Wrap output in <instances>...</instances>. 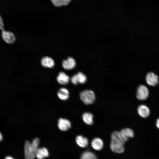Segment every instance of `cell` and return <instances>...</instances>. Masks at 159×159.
Returning a JSON list of instances; mask_svg holds the SVG:
<instances>
[{"mask_svg":"<svg viewBox=\"0 0 159 159\" xmlns=\"http://www.w3.org/2000/svg\"><path fill=\"white\" fill-rule=\"evenodd\" d=\"M125 143V142L120 137L119 132L116 131L112 133L110 147L113 152L118 153H123L125 150L124 146Z\"/></svg>","mask_w":159,"mask_h":159,"instance_id":"6da1fadb","label":"cell"},{"mask_svg":"<svg viewBox=\"0 0 159 159\" xmlns=\"http://www.w3.org/2000/svg\"><path fill=\"white\" fill-rule=\"evenodd\" d=\"M39 140L35 138L31 143L26 141L24 144V156L26 159H34L36 153L39 148Z\"/></svg>","mask_w":159,"mask_h":159,"instance_id":"7a4b0ae2","label":"cell"},{"mask_svg":"<svg viewBox=\"0 0 159 159\" xmlns=\"http://www.w3.org/2000/svg\"><path fill=\"white\" fill-rule=\"evenodd\" d=\"M81 100L87 105L93 103L95 100V96L93 91L91 90H85L80 93Z\"/></svg>","mask_w":159,"mask_h":159,"instance_id":"3957f363","label":"cell"},{"mask_svg":"<svg viewBox=\"0 0 159 159\" xmlns=\"http://www.w3.org/2000/svg\"><path fill=\"white\" fill-rule=\"evenodd\" d=\"M149 95V91L145 86L140 85L138 86L137 90V98L140 100H146Z\"/></svg>","mask_w":159,"mask_h":159,"instance_id":"277c9868","label":"cell"},{"mask_svg":"<svg viewBox=\"0 0 159 159\" xmlns=\"http://www.w3.org/2000/svg\"><path fill=\"white\" fill-rule=\"evenodd\" d=\"M86 76L83 73L79 72L72 76L71 78V82L74 85H77L79 83L84 84L86 81Z\"/></svg>","mask_w":159,"mask_h":159,"instance_id":"5b68a950","label":"cell"},{"mask_svg":"<svg viewBox=\"0 0 159 159\" xmlns=\"http://www.w3.org/2000/svg\"><path fill=\"white\" fill-rule=\"evenodd\" d=\"M119 135L121 139L125 142L130 138H132L134 136L133 131L129 128L122 129L119 132Z\"/></svg>","mask_w":159,"mask_h":159,"instance_id":"8992f818","label":"cell"},{"mask_svg":"<svg viewBox=\"0 0 159 159\" xmlns=\"http://www.w3.org/2000/svg\"><path fill=\"white\" fill-rule=\"evenodd\" d=\"M146 80L147 84L150 85L155 86L158 83V76L153 72H149L146 75Z\"/></svg>","mask_w":159,"mask_h":159,"instance_id":"52a82bcc","label":"cell"},{"mask_svg":"<svg viewBox=\"0 0 159 159\" xmlns=\"http://www.w3.org/2000/svg\"><path fill=\"white\" fill-rule=\"evenodd\" d=\"M58 126L61 130L66 131L70 128L71 125L70 121L68 120L60 118L58 120Z\"/></svg>","mask_w":159,"mask_h":159,"instance_id":"ba28073f","label":"cell"},{"mask_svg":"<svg viewBox=\"0 0 159 159\" xmlns=\"http://www.w3.org/2000/svg\"><path fill=\"white\" fill-rule=\"evenodd\" d=\"M75 61L72 57H68L66 59L63 60L62 62V67L65 69H72L75 67Z\"/></svg>","mask_w":159,"mask_h":159,"instance_id":"9c48e42d","label":"cell"},{"mask_svg":"<svg viewBox=\"0 0 159 159\" xmlns=\"http://www.w3.org/2000/svg\"><path fill=\"white\" fill-rule=\"evenodd\" d=\"M2 33L3 38L6 43L12 44L15 42V38L12 33L4 30L2 31Z\"/></svg>","mask_w":159,"mask_h":159,"instance_id":"30bf717a","label":"cell"},{"mask_svg":"<svg viewBox=\"0 0 159 159\" xmlns=\"http://www.w3.org/2000/svg\"><path fill=\"white\" fill-rule=\"evenodd\" d=\"M49 155V152L44 147L39 148L35 154V157L38 159H44Z\"/></svg>","mask_w":159,"mask_h":159,"instance_id":"8fae6325","label":"cell"},{"mask_svg":"<svg viewBox=\"0 0 159 159\" xmlns=\"http://www.w3.org/2000/svg\"><path fill=\"white\" fill-rule=\"evenodd\" d=\"M91 144L92 148L97 150H101L103 148L104 145L102 140L98 138H94L91 142Z\"/></svg>","mask_w":159,"mask_h":159,"instance_id":"7c38bea8","label":"cell"},{"mask_svg":"<svg viewBox=\"0 0 159 159\" xmlns=\"http://www.w3.org/2000/svg\"><path fill=\"white\" fill-rule=\"evenodd\" d=\"M57 80L59 83L62 85L67 84L69 81V76L63 72H60L57 77Z\"/></svg>","mask_w":159,"mask_h":159,"instance_id":"4fadbf2b","label":"cell"},{"mask_svg":"<svg viewBox=\"0 0 159 159\" xmlns=\"http://www.w3.org/2000/svg\"><path fill=\"white\" fill-rule=\"evenodd\" d=\"M138 112L139 115L143 118L148 117L150 113L148 108L146 105H143L139 106L138 108Z\"/></svg>","mask_w":159,"mask_h":159,"instance_id":"5bb4252c","label":"cell"},{"mask_svg":"<svg viewBox=\"0 0 159 159\" xmlns=\"http://www.w3.org/2000/svg\"><path fill=\"white\" fill-rule=\"evenodd\" d=\"M75 140L78 145L81 148H85L88 144V139L81 135L77 136L76 137Z\"/></svg>","mask_w":159,"mask_h":159,"instance_id":"9a60e30c","label":"cell"},{"mask_svg":"<svg viewBox=\"0 0 159 159\" xmlns=\"http://www.w3.org/2000/svg\"><path fill=\"white\" fill-rule=\"evenodd\" d=\"M41 63L43 67L50 68L53 67L54 64V60L48 57H45L42 58Z\"/></svg>","mask_w":159,"mask_h":159,"instance_id":"2e32d148","label":"cell"},{"mask_svg":"<svg viewBox=\"0 0 159 159\" xmlns=\"http://www.w3.org/2000/svg\"><path fill=\"white\" fill-rule=\"evenodd\" d=\"M57 95L61 100H66L69 97V92L67 89L62 87L60 88L58 90Z\"/></svg>","mask_w":159,"mask_h":159,"instance_id":"e0dca14e","label":"cell"},{"mask_svg":"<svg viewBox=\"0 0 159 159\" xmlns=\"http://www.w3.org/2000/svg\"><path fill=\"white\" fill-rule=\"evenodd\" d=\"M93 115L90 113L85 112L82 115V118L84 122L88 125H91L93 122Z\"/></svg>","mask_w":159,"mask_h":159,"instance_id":"ac0fdd59","label":"cell"},{"mask_svg":"<svg viewBox=\"0 0 159 159\" xmlns=\"http://www.w3.org/2000/svg\"><path fill=\"white\" fill-rule=\"evenodd\" d=\"M80 159H97V158L96 155L92 152L87 151L82 153Z\"/></svg>","mask_w":159,"mask_h":159,"instance_id":"d6986e66","label":"cell"},{"mask_svg":"<svg viewBox=\"0 0 159 159\" xmlns=\"http://www.w3.org/2000/svg\"><path fill=\"white\" fill-rule=\"evenodd\" d=\"M53 5L55 6L59 7L67 5L71 0H51Z\"/></svg>","mask_w":159,"mask_h":159,"instance_id":"ffe728a7","label":"cell"},{"mask_svg":"<svg viewBox=\"0 0 159 159\" xmlns=\"http://www.w3.org/2000/svg\"><path fill=\"white\" fill-rule=\"evenodd\" d=\"M4 26L3 20L1 17L0 16V29L2 31L4 30Z\"/></svg>","mask_w":159,"mask_h":159,"instance_id":"44dd1931","label":"cell"},{"mask_svg":"<svg viewBox=\"0 0 159 159\" xmlns=\"http://www.w3.org/2000/svg\"><path fill=\"white\" fill-rule=\"evenodd\" d=\"M156 125L157 127L159 129V119H158L156 121Z\"/></svg>","mask_w":159,"mask_h":159,"instance_id":"7402d4cb","label":"cell"},{"mask_svg":"<svg viewBox=\"0 0 159 159\" xmlns=\"http://www.w3.org/2000/svg\"><path fill=\"white\" fill-rule=\"evenodd\" d=\"M4 159H14L13 158L10 156H7L5 157Z\"/></svg>","mask_w":159,"mask_h":159,"instance_id":"603a6c76","label":"cell"},{"mask_svg":"<svg viewBox=\"0 0 159 159\" xmlns=\"http://www.w3.org/2000/svg\"><path fill=\"white\" fill-rule=\"evenodd\" d=\"M3 139V137L2 136V134L0 132V142Z\"/></svg>","mask_w":159,"mask_h":159,"instance_id":"cb8c5ba5","label":"cell"}]
</instances>
